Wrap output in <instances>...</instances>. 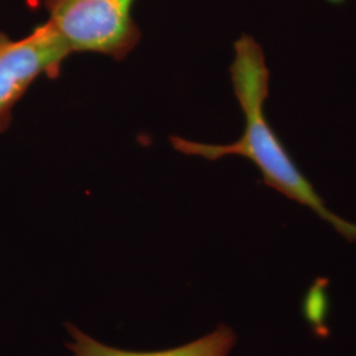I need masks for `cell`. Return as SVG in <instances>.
<instances>
[{
	"label": "cell",
	"mask_w": 356,
	"mask_h": 356,
	"mask_svg": "<svg viewBox=\"0 0 356 356\" xmlns=\"http://www.w3.org/2000/svg\"><path fill=\"white\" fill-rule=\"evenodd\" d=\"M72 54L49 22L22 40L0 32V132L13 122V108L40 76L57 78Z\"/></svg>",
	"instance_id": "obj_3"
},
{
	"label": "cell",
	"mask_w": 356,
	"mask_h": 356,
	"mask_svg": "<svg viewBox=\"0 0 356 356\" xmlns=\"http://www.w3.org/2000/svg\"><path fill=\"white\" fill-rule=\"evenodd\" d=\"M136 0H44L49 23L72 53L91 51L124 60L140 41Z\"/></svg>",
	"instance_id": "obj_2"
},
{
	"label": "cell",
	"mask_w": 356,
	"mask_h": 356,
	"mask_svg": "<svg viewBox=\"0 0 356 356\" xmlns=\"http://www.w3.org/2000/svg\"><path fill=\"white\" fill-rule=\"evenodd\" d=\"M72 341L67 348L72 356H229L236 343V334L227 325H219L216 330L191 343L164 351H127L101 343L74 325L66 326Z\"/></svg>",
	"instance_id": "obj_4"
},
{
	"label": "cell",
	"mask_w": 356,
	"mask_h": 356,
	"mask_svg": "<svg viewBox=\"0 0 356 356\" xmlns=\"http://www.w3.org/2000/svg\"><path fill=\"white\" fill-rule=\"evenodd\" d=\"M234 51L229 76L244 115L241 139L229 144H207L170 136L173 148L211 161L226 156H241L250 160L259 169L268 188L310 209L346 241L356 242V223L331 211L268 123L264 106L269 95L270 74L261 45L252 36L242 35L235 41Z\"/></svg>",
	"instance_id": "obj_1"
}]
</instances>
